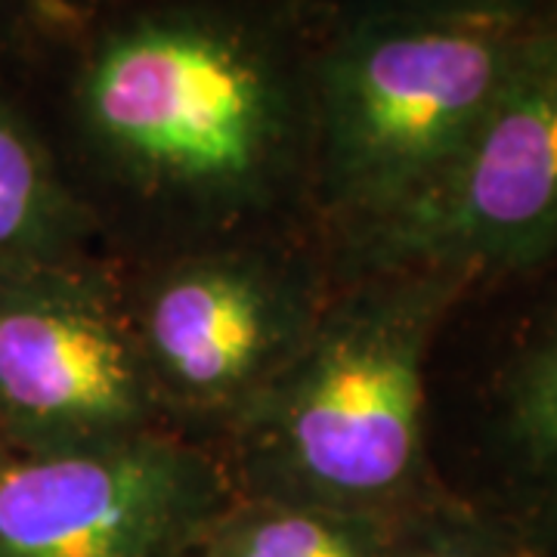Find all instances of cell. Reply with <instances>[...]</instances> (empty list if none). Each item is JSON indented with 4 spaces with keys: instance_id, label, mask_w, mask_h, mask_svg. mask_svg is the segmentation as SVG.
Returning a JSON list of instances; mask_svg holds the SVG:
<instances>
[{
    "instance_id": "8",
    "label": "cell",
    "mask_w": 557,
    "mask_h": 557,
    "mask_svg": "<svg viewBox=\"0 0 557 557\" xmlns=\"http://www.w3.org/2000/svg\"><path fill=\"white\" fill-rule=\"evenodd\" d=\"M493 446L533 518L557 536V304L498 379Z\"/></svg>"
},
{
    "instance_id": "2",
    "label": "cell",
    "mask_w": 557,
    "mask_h": 557,
    "mask_svg": "<svg viewBox=\"0 0 557 557\" xmlns=\"http://www.w3.org/2000/svg\"><path fill=\"white\" fill-rule=\"evenodd\" d=\"M84 100L102 149L146 201L205 220L270 201L282 152L276 84L230 35L137 28L102 50Z\"/></svg>"
},
{
    "instance_id": "3",
    "label": "cell",
    "mask_w": 557,
    "mask_h": 557,
    "mask_svg": "<svg viewBox=\"0 0 557 557\" xmlns=\"http://www.w3.org/2000/svg\"><path fill=\"white\" fill-rule=\"evenodd\" d=\"M530 22L418 16L362 35L332 75L322 205L347 236L375 226L461 156Z\"/></svg>"
},
{
    "instance_id": "12",
    "label": "cell",
    "mask_w": 557,
    "mask_h": 557,
    "mask_svg": "<svg viewBox=\"0 0 557 557\" xmlns=\"http://www.w3.org/2000/svg\"><path fill=\"white\" fill-rule=\"evenodd\" d=\"M523 0H446L443 13L449 20H483V22H523Z\"/></svg>"
},
{
    "instance_id": "9",
    "label": "cell",
    "mask_w": 557,
    "mask_h": 557,
    "mask_svg": "<svg viewBox=\"0 0 557 557\" xmlns=\"http://www.w3.org/2000/svg\"><path fill=\"white\" fill-rule=\"evenodd\" d=\"M387 518L322 505L255 498L220 511L201 533L199 557H397Z\"/></svg>"
},
{
    "instance_id": "5",
    "label": "cell",
    "mask_w": 557,
    "mask_h": 557,
    "mask_svg": "<svg viewBox=\"0 0 557 557\" xmlns=\"http://www.w3.org/2000/svg\"><path fill=\"white\" fill-rule=\"evenodd\" d=\"M0 412L35 453L159 431L131 300L102 270L62 260L0 282Z\"/></svg>"
},
{
    "instance_id": "1",
    "label": "cell",
    "mask_w": 557,
    "mask_h": 557,
    "mask_svg": "<svg viewBox=\"0 0 557 557\" xmlns=\"http://www.w3.org/2000/svg\"><path fill=\"white\" fill-rule=\"evenodd\" d=\"M474 285L440 270H375L317 319L233 428L258 498L387 518L421 478L424 366Z\"/></svg>"
},
{
    "instance_id": "10",
    "label": "cell",
    "mask_w": 557,
    "mask_h": 557,
    "mask_svg": "<svg viewBox=\"0 0 557 557\" xmlns=\"http://www.w3.org/2000/svg\"><path fill=\"white\" fill-rule=\"evenodd\" d=\"M75 226V205L62 196L38 149L0 119V273L62 263V245Z\"/></svg>"
},
{
    "instance_id": "7",
    "label": "cell",
    "mask_w": 557,
    "mask_h": 557,
    "mask_svg": "<svg viewBox=\"0 0 557 557\" xmlns=\"http://www.w3.org/2000/svg\"><path fill=\"white\" fill-rule=\"evenodd\" d=\"M223 480L164 431L0 465V557H177L220 515Z\"/></svg>"
},
{
    "instance_id": "6",
    "label": "cell",
    "mask_w": 557,
    "mask_h": 557,
    "mask_svg": "<svg viewBox=\"0 0 557 557\" xmlns=\"http://www.w3.org/2000/svg\"><path fill=\"white\" fill-rule=\"evenodd\" d=\"M310 278L255 248L183 255L131 300L161 412L236 428L298 354L319 307Z\"/></svg>"
},
{
    "instance_id": "4",
    "label": "cell",
    "mask_w": 557,
    "mask_h": 557,
    "mask_svg": "<svg viewBox=\"0 0 557 557\" xmlns=\"http://www.w3.org/2000/svg\"><path fill=\"white\" fill-rule=\"evenodd\" d=\"M357 273L440 270L474 282L557 260V20L530 22L496 100L449 171L347 236Z\"/></svg>"
},
{
    "instance_id": "11",
    "label": "cell",
    "mask_w": 557,
    "mask_h": 557,
    "mask_svg": "<svg viewBox=\"0 0 557 557\" xmlns=\"http://www.w3.org/2000/svg\"><path fill=\"white\" fill-rule=\"evenodd\" d=\"M397 557H403L397 552ZM406 557H511L508 552H502L496 545L483 542L478 536H465V533H434L418 542L412 552H406Z\"/></svg>"
}]
</instances>
